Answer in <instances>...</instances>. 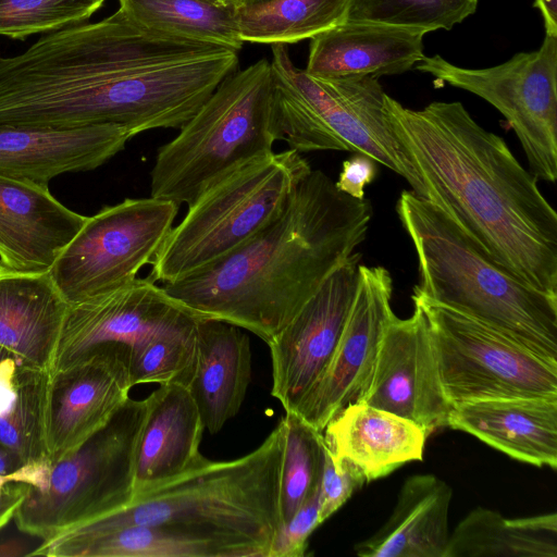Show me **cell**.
<instances>
[{
  "instance_id": "10",
  "label": "cell",
  "mask_w": 557,
  "mask_h": 557,
  "mask_svg": "<svg viewBox=\"0 0 557 557\" xmlns=\"http://www.w3.org/2000/svg\"><path fill=\"white\" fill-rule=\"evenodd\" d=\"M434 343L449 404L511 397L557 398V362L456 309L412 294Z\"/></svg>"
},
{
  "instance_id": "45",
  "label": "cell",
  "mask_w": 557,
  "mask_h": 557,
  "mask_svg": "<svg viewBox=\"0 0 557 557\" xmlns=\"http://www.w3.org/2000/svg\"><path fill=\"white\" fill-rule=\"evenodd\" d=\"M9 356H11V355H10V354L4 349V348H2V347L0 346V362H1L4 358H7V357H9Z\"/></svg>"
},
{
  "instance_id": "19",
  "label": "cell",
  "mask_w": 557,
  "mask_h": 557,
  "mask_svg": "<svg viewBox=\"0 0 557 557\" xmlns=\"http://www.w3.org/2000/svg\"><path fill=\"white\" fill-rule=\"evenodd\" d=\"M131 138L127 128L115 124L79 128L0 124V174L48 186L60 174L99 168Z\"/></svg>"
},
{
  "instance_id": "23",
  "label": "cell",
  "mask_w": 557,
  "mask_h": 557,
  "mask_svg": "<svg viewBox=\"0 0 557 557\" xmlns=\"http://www.w3.org/2000/svg\"><path fill=\"white\" fill-rule=\"evenodd\" d=\"M67 301L49 272L0 274V346L21 363L51 372Z\"/></svg>"
},
{
  "instance_id": "7",
  "label": "cell",
  "mask_w": 557,
  "mask_h": 557,
  "mask_svg": "<svg viewBox=\"0 0 557 557\" xmlns=\"http://www.w3.org/2000/svg\"><path fill=\"white\" fill-rule=\"evenodd\" d=\"M273 109L280 140L297 152L350 151L372 158L424 197L423 184L401 149L377 78L320 79L297 67L287 45L271 46Z\"/></svg>"
},
{
  "instance_id": "40",
  "label": "cell",
  "mask_w": 557,
  "mask_h": 557,
  "mask_svg": "<svg viewBox=\"0 0 557 557\" xmlns=\"http://www.w3.org/2000/svg\"><path fill=\"white\" fill-rule=\"evenodd\" d=\"M42 542L35 543V540L11 536L0 541V557H32Z\"/></svg>"
},
{
  "instance_id": "8",
  "label": "cell",
  "mask_w": 557,
  "mask_h": 557,
  "mask_svg": "<svg viewBox=\"0 0 557 557\" xmlns=\"http://www.w3.org/2000/svg\"><path fill=\"white\" fill-rule=\"evenodd\" d=\"M310 171L307 160L288 148L228 172L188 205L158 250L148 277L171 283L230 255L284 211Z\"/></svg>"
},
{
  "instance_id": "22",
  "label": "cell",
  "mask_w": 557,
  "mask_h": 557,
  "mask_svg": "<svg viewBox=\"0 0 557 557\" xmlns=\"http://www.w3.org/2000/svg\"><path fill=\"white\" fill-rule=\"evenodd\" d=\"M146 400L147 412L135 451V494L206 460L199 450L205 425L189 387L163 384Z\"/></svg>"
},
{
  "instance_id": "25",
  "label": "cell",
  "mask_w": 557,
  "mask_h": 557,
  "mask_svg": "<svg viewBox=\"0 0 557 557\" xmlns=\"http://www.w3.org/2000/svg\"><path fill=\"white\" fill-rule=\"evenodd\" d=\"M251 379L248 335L240 327L200 319L196 330V364L189 391L205 429L218 433L239 411Z\"/></svg>"
},
{
  "instance_id": "30",
  "label": "cell",
  "mask_w": 557,
  "mask_h": 557,
  "mask_svg": "<svg viewBox=\"0 0 557 557\" xmlns=\"http://www.w3.org/2000/svg\"><path fill=\"white\" fill-rule=\"evenodd\" d=\"M348 0H272L236 10L240 38L251 44H296L341 24Z\"/></svg>"
},
{
  "instance_id": "41",
  "label": "cell",
  "mask_w": 557,
  "mask_h": 557,
  "mask_svg": "<svg viewBox=\"0 0 557 557\" xmlns=\"http://www.w3.org/2000/svg\"><path fill=\"white\" fill-rule=\"evenodd\" d=\"M533 7L542 14L546 35L557 37V0H534Z\"/></svg>"
},
{
  "instance_id": "39",
  "label": "cell",
  "mask_w": 557,
  "mask_h": 557,
  "mask_svg": "<svg viewBox=\"0 0 557 557\" xmlns=\"http://www.w3.org/2000/svg\"><path fill=\"white\" fill-rule=\"evenodd\" d=\"M29 485L22 482H11L0 495V530L13 519L16 509L24 499Z\"/></svg>"
},
{
  "instance_id": "34",
  "label": "cell",
  "mask_w": 557,
  "mask_h": 557,
  "mask_svg": "<svg viewBox=\"0 0 557 557\" xmlns=\"http://www.w3.org/2000/svg\"><path fill=\"white\" fill-rule=\"evenodd\" d=\"M479 0H348L344 22H369L426 33L451 29L472 15Z\"/></svg>"
},
{
  "instance_id": "15",
  "label": "cell",
  "mask_w": 557,
  "mask_h": 557,
  "mask_svg": "<svg viewBox=\"0 0 557 557\" xmlns=\"http://www.w3.org/2000/svg\"><path fill=\"white\" fill-rule=\"evenodd\" d=\"M129 348L106 343L49 373L46 448L50 465L77 449L129 397Z\"/></svg>"
},
{
  "instance_id": "21",
  "label": "cell",
  "mask_w": 557,
  "mask_h": 557,
  "mask_svg": "<svg viewBox=\"0 0 557 557\" xmlns=\"http://www.w3.org/2000/svg\"><path fill=\"white\" fill-rule=\"evenodd\" d=\"M447 426L509 457L557 469V398L511 397L453 406Z\"/></svg>"
},
{
  "instance_id": "1",
  "label": "cell",
  "mask_w": 557,
  "mask_h": 557,
  "mask_svg": "<svg viewBox=\"0 0 557 557\" xmlns=\"http://www.w3.org/2000/svg\"><path fill=\"white\" fill-rule=\"evenodd\" d=\"M384 106L423 198L499 267L557 297V213L507 143L459 101L413 110L386 94Z\"/></svg>"
},
{
  "instance_id": "11",
  "label": "cell",
  "mask_w": 557,
  "mask_h": 557,
  "mask_svg": "<svg viewBox=\"0 0 557 557\" xmlns=\"http://www.w3.org/2000/svg\"><path fill=\"white\" fill-rule=\"evenodd\" d=\"M178 208L175 202L153 197L126 198L87 216L49 271L67 304L135 280L144 267L152 263Z\"/></svg>"
},
{
  "instance_id": "28",
  "label": "cell",
  "mask_w": 557,
  "mask_h": 557,
  "mask_svg": "<svg viewBox=\"0 0 557 557\" xmlns=\"http://www.w3.org/2000/svg\"><path fill=\"white\" fill-rule=\"evenodd\" d=\"M34 556L50 557H239L232 547L170 528L134 524L83 539L57 537Z\"/></svg>"
},
{
  "instance_id": "6",
  "label": "cell",
  "mask_w": 557,
  "mask_h": 557,
  "mask_svg": "<svg viewBox=\"0 0 557 557\" xmlns=\"http://www.w3.org/2000/svg\"><path fill=\"white\" fill-rule=\"evenodd\" d=\"M273 96L268 59L227 75L178 135L158 149L150 197L188 206L228 172L273 152L280 140Z\"/></svg>"
},
{
  "instance_id": "31",
  "label": "cell",
  "mask_w": 557,
  "mask_h": 557,
  "mask_svg": "<svg viewBox=\"0 0 557 557\" xmlns=\"http://www.w3.org/2000/svg\"><path fill=\"white\" fill-rule=\"evenodd\" d=\"M281 420L285 433L280 483L281 520L284 524L320 487L324 440L322 432L294 411H285Z\"/></svg>"
},
{
  "instance_id": "32",
  "label": "cell",
  "mask_w": 557,
  "mask_h": 557,
  "mask_svg": "<svg viewBox=\"0 0 557 557\" xmlns=\"http://www.w3.org/2000/svg\"><path fill=\"white\" fill-rule=\"evenodd\" d=\"M49 372L20 366L16 393L0 416V444L25 465L49 461L46 448V408Z\"/></svg>"
},
{
  "instance_id": "2",
  "label": "cell",
  "mask_w": 557,
  "mask_h": 557,
  "mask_svg": "<svg viewBox=\"0 0 557 557\" xmlns=\"http://www.w3.org/2000/svg\"><path fill=\"white\" fill-rule=\"evenodd\" d=\"M371 218L368 199L349 197L311 170L284 211L248 242L161 286L197 318L236 325L269 344L364 242Z\"/></svg>"
},
{
  "instance_id": "26",
  "label": "cell",
  "mask_w": 557,
  "mask_h": 557,
  "mask_svg": "<svg viewBox=\"0 0 557 557\" xmlns=\"http://www.w3.org/2000/svg\"><path fill=\"white\" fill-rule=\"evenodd\" d=\"M451 487L424 473L406 479L385 523L354 547L360 557H444Z\"/></svg>"
},
{
  "instance_id": "4",
  "label": "cell",
  "mask_w": 557,
  "mask_h": 557,
  "mask_svg": "<svg viewBox=\"0 0 557 557\" xmlns=\"http://www.w3.org/2000/svg\"><path fill=\"white\" fill-rule=\"evenodd\" d=\"M284 443L280 419L251 453L228 461L206 458L190 471L136 493L128 506L60 536L83 539L146 524L225 544L239 557H269L282 524Z\"/></svg>"
},
{
  "instance_id": "12",
  "label": "cell",
  "mask_w": 557,
  "mask_h": 557,
  "mask_svg": "<svg viewBox=\"0 0 557 557\" xmlns=\"http://www.w3.org/2000/svg\"><path fill=\"white\" fill-rule=\"evenodd\" d=\"M416 69L435 81L472 92L496 108L516 133L530 172L557 180V37L545 34L535 51L519 52L495 66L466 69L438 54Z\"/></svg>"
},
{
  "instance_id": "43",
  "label": "cell",
  "mask_w": 557,
  "mask_h": 557,
  "mask_svg": "<svg viewBox=\"0 0 557 557\" xmlns=\"http://www.w3.org/2000/svg\"><path fill=\"white\" fill-rule=\"evenodd\" d=\"M223 5L232 7V8H242L246 5V0H212Z\"/></svg>"
},
{
  "instance_id": "44",
  "label": "cell",
  "mask_w": 557,
  "mask_h": 557,
  "mask_svg": "<svg viewBox=\"0 0 557 557\" xmlns=\"http://www.w3.org/2000/svg\"><path fill=\"white\" fill-rule=\"evenodd\" d=\"M272 0H246V5L267 3Z\"/></svg>"
},
{
  "instance_id": "24",
  "label": "cell",
  "mask_w": 557,
  "mask_h": 557,
  "mask_svg": "<svg viewBox=\"0 0 557 557\" xmlns=\"http://www.w3.org/2000/svg\"><path fill=\"white\" fill-rule=\"evenodd\" d=\"M322 433L332 455L352 462L367 482L421 461L428 438L414 422L360 401L348 404Z\"/></svg>"
},
{
  "instance_id": "38",
  "label": "cell",
  "mask_w": 557,
  "mask_h": 557,
  "mask_svg": "<svg viewBox=\"0 0 557 557\" xmlns=\"http://www.w3.org/2000/svg\"><path fill=\"white\" fill-rule=\"evenodd\" d=\"M376 174V162L362 153H356L343 163L336 188L355 199L364 198V187L370 184Z\"/></svg>"
},
{
  "instance_id": "17",
  "label": "cell",
  "mask_w": 557,
  "mask_h": 557,
  "mask_svg": "<svg viewBox=\"0 0 557 557\" xmlns=\"http://www.w3.org/2000/svg\"><path fill=\"white\" fill-rule=\"evenodd\" d=\"M197 319L148 276L136 277L69 306L51 371L70 364L94 346L117 343L132 349Z\"/></svg>"
},
{
  "instance_id": "29",
  "label": "cell",
  "mask_w": 557,
  "mask_h": 557,
  "mask_svg": "<svg viewBox=\"0 0 557 557\" xmlns=\"http://www.w3.org/2000/svg\"><path fill=\"white\" fill-rule=\"evenodd\" d=\"M119 9L150 30L239 51L236 8L212 0H119Z\"/></svg>"
},
{
  "instance_id": "33",
  "label": "cell",
  "mask_w": 557,
  "mask_h": 557,
  "mask_svg": "<svg viewBox=\"0 0 557 557\" xmlns=\"http://www.w3.org/2000/svg\"><path fill=\"white\" fill-rule=\"evenodd\" d=\"M199 320L159 333L129 349L132 386L150 383L189 386L196 364V330Z\"/></svg>"
},
{
  "instance_id": "18",
  "label": "cell",
  "mask_w": 557,
  "mask_h": 557,
  "mask_svg": "<svg viewBox=\"0 0 557 557\" xmlns=\"http://www.w3.org/2000/svg\"><path fill=\"white\" fill-rule=\"evenodd\" d=\"M86 220L48 186L0 174V264L7 270L49 272Z\"/></svg>"
},
{
  "instance_id": "13",
  "label": "cell",
  "mask_w": 557,
  "mask_h": 557,
  "mask_svg": "<svg viewBox=\"0 0 557 557\" xmlns=\"http://www.w3.org/2000/svg\"><path fill=\"white\" fill-rule=\"evenodd\" d=\"M360 259L361 253L355 251L334 269L268 344L271 395L285 411L296 412L327 368L352 305Z\"/></svg>"
},
{
  "instance_id": "16",
  "label": "cell",
  "mask_w": 557,
  "mask_h": 557,
  "mask_svg": "<svg viewBox=\"0 0 557 557\" xmlns=\"http://www.w3.org/2000/svg\"><path fill=\"white\" fill-rule=\"evenodd\" d=\"M393 280L383 267L359 265L352 305L323 375L296 413L315 430L359 397L372 370L384 330L395 314Z\"/></svg>"
},
{
  "instance_id": "20",
  "label": "cell",
  "mask_w": 557,
  "mask_h": 557,
  "mask_svg": "<svg viewBox=\"0 0 557 557\" xmlns=\"http://www.w3.org/2000/svg\"><path fill=\"white\" fill-rule=\"evenodd\" d=\"M418 28L343 22L311 38L305 72L320 79L401 74L425 55Z\"/></svg>"
},
{
  "instance_id": "3",
  "label": "cell",
  "mask_w": 557,
  "mask_h": 557,
  "mask_svg": "<svg viewBox=\"0 0 557 557\" xmlns=\"http://www.w3.org/2000/svg\"><path fill=\"white\" fill-rule=\"evenodd\" d=\"M223 49L141 27L120 9L98 22L49 32L24 52L0 57V124L94 126L98 92L112 72Z\"/></svg>"
},
{
  "instance_id": "46",
  "label": "cell",
  "mask_w": 557,
  "mask_h": 557,
  "mask_svg": "<svg viewBox=\"0 0 557 557\" xmlns=\"http://www.w3.org/2000/svg\"><path fill=\"white\" fill-rule=\"evenodd\" d=\"M5 270H7V269H5V268H3V267L0 264V274H1L2 272H4Z\"/></svg>"
},
{
  "instance_id": "27",
  "label": "cell",
  "mask_w": 557,
  "mask_h": 557,
  "mask_svg": "<svg viewBox=\"0 0 557 557\" xmlns=\"http://www.w3.org/2000/svg\"><path fill=\"white\" fill-rule=\"evenodd\" d=\"M444 557H557V515L508 519L476 507L449 535Z\"/></svg>"
},
{
  "instance_id": "37",
  "label": "cell",
  "mask_w": 557,
  "mask_h": 557,
  "mask_svg": "<svg viewBox=\"0 0 557 557\" xmlns=\"http://www.w3.org/2000/svg\"><path fill=\"white\" fill-rule=\"evenodd\" d=\"M320 520V487L277 531L269 557H302Z\"/></svg>"
},
{
  "instance_id": "9",
  "label": "cell",
  "mask_w": 557,
  "mask_h": 557,
  "mask_svg": "<svg viewBox=\"0 0 557 557\" xmlns=\"http://www.w3.org/2000/svg\"><path fill=\"white\" fill-rule=\"evenodd\" d=\"M146 412V398L128 397L106 425L51 465L46 484L29 485L16 509L17 529L47 543L128 506L135 495V451Z\"/></svg>"
},
{
  "instance_id": "14",
  "label": "cell",
  "mask_w": 557,
  "mask_h": 557,
  "mask_svg": "<svg viewBox=\"0 0 557 557\" xmlns=\"http://www.w3.org/2000/svg\"><path fill=\"white\" fill-rule=\"evenodd\" d=\"M413 307L409 318L394 314L387 323L356 401L410 420L429 436L447 426L451 405L442 386L426 318L417 304Z\"/></svg>"
},
{
  "instance_id": "35",
  "label": "cell",
  "mask_w": 557,
  "mask_h": 557,
  "mask_svg": "<svg viewBox=\"0 0 557 557\" xmlns=\"http://www.w3.org/2000/svg\"><path fill=\"white\" fill-rule=\"evenodd\" d=\"M106 0H0V36L26 37L86 22Z\"/></svg>"
},
{
  "instance_id": "42",
  "label": "cell",
  "mask_w": 557,
  "mask_h": 557,
  "mask_svg": "<svg viewBox=\"0 0 557 557\" xmlns=\"http://www.w3.org/2000/svg\"><path fill=\"white\" fill-rule=\"evenodd\" d=\"M26 465L10 448L0 444V474H16L21 472Z\"/></svg>"
},
{
  "instance_id": "5",
  "label": "cell",
  "mask_w": 557,
  "mask_h": 557,
  "mask_svg": "<svg viewBox=\"0 0 557 557\" xmlns=\"http://www.w3.org/2000/svg\"><path fill=\"white\" fill-rule=\"evenodd\" d=\"M412 242L419 284L413 294L456 309L557 362V297L499 267L445 212L412 190L397 201Z\"/></svg>"
},
{
  "instance_id": "36",
  "label": "cell",
  "mask_w": 557,
  "mask_h": 557,
  "mask_svg": "<svg viewBox=\"0 0 557 557\" xmlns=\"http://www.w3.org/2000/svg\"><path fill=\"white\" fill-rule=\"evenodd\" d=\"M364 483L367 480L362 472L349 460L334 457L324 443L320 481L321 522L335 513Z\"/></svg>"
}]
</instances>
